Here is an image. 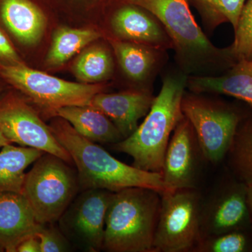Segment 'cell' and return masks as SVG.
<instances>
[{
  "mask_svg": "<svg viewBox=\"0 0 252 252\" xmlns=\"http://www.w3.org/2000/svg\"><path fill=\"white\" fill-rule=\"evenodd\" d=\"M58 141L71 156L77 169L79 187L83 190L104 189L118 192L131 187L167 192L161 172L145 171L128 165L94 142L87 140L72 126L56 117L49 126Z\"/></svg>",
  "mask_w": 252,
  "mask_h": 252,
  "instance_id": "6da1fadb",
  "label": "cell"
},
{
  "mask_svg": "<svg viewBox=\"0 0 252 252\" xmlns=\"http://www.w3.org/2000/svg\"><path fill=\"white\" fill-rule=\"evenodd\" d=\"M157 16L171 39L176 61L189 76H212L237 61L229 46L217 47L195 21L189 0H126Z\"/></svg>",
  "mask_w": 252,
  "mask_h": 252,
  "instance_id": "7a4b0ae2",
  "label": "cell"
},
{
  "mask_svg": "<svg viewBox=\"0 0 252 252\" xmlns=\"http://www.w3.org/2000/svg\"><path fill=\"white\" fill-rule=\"evenodd\" d=\"M189 75L182 70L167 74L145 119L137 130L113 148L133 159L132 165L145 171L161 172L164 157L176 126L185 117L182 102Z\"/></svg>",
  "mask_w": 252,
  "mask_h": 252,
  "instance_id": "3957f363",
  "label": "cell"
},
{
  "mask_svg": "<svg viewBox=\"0 0 252 252\" xmlns=\"http://www.w3.org/2000/svg\"><path fill=\"white\" fill-rule=\"evenodd\" d=\"M160 202L161 195L152 189L113 192L106 214L104 251L154 252Z\"/></svg>",
  "mask_w": 252,
  "mask_h": 252,
  "instance_id": "277c9868",
  "label": "cell"
},
{
  "mask_svg": "<svg viewBox=\"0 0 252 252\" xmlns=\"http://www.w3.org/2000/svg\"><path fill=\"white\" fill-rule=\"evenodd\" d=\"M67 162L44 153L26 173L22 193L42 225L61 220L72 203L79 184Z\"/></svg>",
  "mask_w": 252,
  "mask_h": 252,
  "instance_id": "5b68a950",
  "label": "cell"
},
{
  "mask_svg": "<svg viewBox=\"0 0 252 252\" xmlns=\"http://www.w3.org/2000/svg\"><path fill=\"white\" fill-rule=\"evenodd\" d=\"M184 116L193 126L203 158L211 163L221 161L228 153L243 114L230 104L200 94H185Z\"/></svg>",
  "mask_w": 252,
  "mask_h": 252,
  "instance_id": "8992f818",
  "label": "cell"
},
{
  "mask_svg": "<svg viewBox=\"0 0 252 252\" xmlns=\"http://www.w3.org/2000/svg\"><path fill=\"white\" fill-rule=\"evenodd\" d=\"M202 203L194 189L161 194L154 252H195L203 239Z\"/></svg>",
  "mask_w": 252,
  "mask_h": 252,
  "instance_id": "52a82bcc",
  "label": "cell"
},
{
  "mask_svg": "<svg viewBox=\"0 0 252 252\" xmlns=\"http://www.w3.org/2000/svg\"><path fill=\"white\" fill-rule=\"evenodd\" d=\"M0 75L52 115L66 106H86L105 87L99 84L70 82L25 65L0 66Z\"/></svg>",
  "mask_w": 252,
  "mask_h": 252,
  "instance_id": "ba28073f",
  "label": "cell"
},
{
  "mask_svg": "<svg viewBox=\"0 0 252 252\" xmlns=\"http://www.w3.org/2000/svg\"><path fill=\"white\" fill-rule=\"evenodd\" d=\"M0 132L21 147L39 149L67 163L72 159L31 106L14 94L0 99Z\"/></svg>",
  "mask_w": 252,
  "mask_h": 252,
  "instance_id": "9c48e42d",
  "label": "cell"
},
{
  "mask_svg": "<svg viewBox=\"0 0 252 252\" xmlns=\"http://www.w3.org/2000/svg\"><path fill=\"white\" fill-rule=\"evenodd\" d=\"M200 157L203 156L193 126L184 117L173 131L164 157L161 173L167 192L195 189Z\"/></svg>",
  "mask_w": 252,
  "mask_h": 252,
  "instance_id": "30bf717a",
  "label": "cell"
},
{
  "mask_svg": "<svg viewBox=\"0 0 252 252\" xmlns=\"http://www.w3.org/2000/svg\"><path fill=\"white\" fill-rule=\"evenodd\" d=\"M113 192L88 189L64 212L68 231L89 252L103 250L106 214Z\"/></svg>",
  "mask_w": 252,
  "mask_h": 252,
  "instance_id": "8fae6325",
  "label": "cell"
},
{
  "mask_svg": "<svg viewBox=\"0 0 252 252\" xmlns=\"http://www.w3.org/2000/svg\"><path fill=\"white\" fill-rule=\"evenodd\" d=\"M119 1L109 18L114 39L164 51L173 49L170 36L155 15L126 0Z\"/></svg>",
  "mask_w": 252,
  "mask_h": 252,
  "instance_id": "7c38bea8",
  "label": "cell"
},
{
  "mask_svg": "<svg viewBox=\"0 0 252 252\" xmlns=\"http://www.w3.org/2000/svg\"><path fill=\"white\" fill-rule=\"evenodd\" d=\"M250 219L247 185L238 180L222 189L205 208L202 207L203 238L245 230Z\"/></svg>",
  "mask_w": 252,
  "mask_h": 252,
  "instance_id": "4fadbf2b",
  "label": "cell"
},
{
  "mask_svg": "<svg viewBox=\"0 0 252 252\" xmlns=\"http://www.w3.org/2000/svg\"><path fill=\"white\" fill-rule=\"evenodd\" d=\"M154 99L152 91L147 90L102 92L94 95L89 105L107 116L125 139L137 130L139 120L148 114Z\"/></svg>",
  "mask_w": 252,
  "mask_h": 252,
  "instance_id": "5bb4252c",
  "label": "cell"
},
{
  "mask_svg": "<svg viewBox=\"0 0 252 252\" xmlns=\"http://www.w3.org/2000/svg\"><path fill=\"white\" fill-rule=\"evenodd\" d=\"M44 225L36 220L23 194L0 193V248L16 252L22 240L36 234Z\"/></svg>",
  "mask_w": 252,
  "mask_h": 252,
  "instance_id": "9a60e30c",
  "label": "cell"
},
{
  "mask_svg": "<svg viewBox=\"0 0 252 252\" xmlns=\"http://www.w3.org/2000/svg\"><path fill=\"white\" fill-rule=\"evenodd\" d=\"M187 89L195 94H226L252 107V57L238 61L218 75L189 76Z\"/></svg>",
  "mask_w": 252,
  "mask_h": 252,
  "instance_id": "2e32d148",
  "label": "cell"
},
{
  "mask_svg": "<svg viewBox=\"0 0 252 252\" xmlns=\"http://www.w3.org/2000/svg\"><path fill=\"white\" fill-rule=\"evenodd\" d=\"M0 17L20 42L34 45L41 40L46 17L34 0H0Z\"/></svg>",
  "mask_w": 252,
  "mask_h": 252,
  "instance_id": "e0dca14e",
  "label": "cell"
},
{
  "mask_svg": "<svg viewBox=\"0 0 252 252\" xmlns=\"http://www.w3.org/2000/svg\"><path fill=\"white\" fill-rule=\"evenodd\" d=\"M110 44L123 73L133 82H148L163 65L167 51L115 39Z\"/></svg>",
  "mask_w": 252,
  "mask_h": 252,
  "instance_id": "ac0fdd59",
  "label": "cell"
},
{
  "mask_svg": "<svg viewBox=\"0 0 252 252\" xmlns=\"http://www.w3.org/2000/svg\"><path fill=\"white\" fill-rule=\"evenodd\" d=\"M52 116L67 121L79 135L94 143L116 144L124 140L112 121L91 106H66L56 109Z\"/></svg>",
  "mask_w": 252,
  "mask_h": 252,
  "instance_id": "d6986e66",
  "label": "cell"
},
{
  "mask_svg": "<svg viewBox=\"0 0 252 252\" xmlns=\"http://www.w3.org/2000/svg\"><path fill=\"white\" fill-rule=\"evenodd\" d=\"M44 152L31 147H15L11 144L0 151V193H22L26 173L31 164Z\"/></svg>",
  "mask_w": 252,
  "mask_h": 252,
  "instance_id": "ffe728a7",
  "label": "cell"
},
{
  "mask_svg": "<svg viewBox=\"0 0 252 252\" xmlns=\"http://www.w3.org/2000/svg\"><path fill=\"white\" fill-rule=\"evenodd\" d=\"M100 37V33L94 29L59 28L53 36L46 62L52 67L62 65Z\"/></svg>",
  "mask_w": 252,
  "mask_h": 252,
  "instance_id": "44dd1931",
  "label": "cell"
},
{
  "mask_svg": "<svg viewBox=\"0 0 252 252\" xmlns=\"http://www.w3.org/2000/svg\"><path fill=\"white\" fill-rule=\"evenodd\" d=\"M114 61L110 50L97 44L84 49L72 66V72L77 79L84 84H97L112 77Z\"/></svg>",
  "mask_w": 252,
  "mask_h": 252,
  "instance_id": "7402d4cb",
  "label": "cell"
},
{
  "mask_svg": "<svg viewBox=\"0 0 252 252\" xmlns=\"http://www.w3.org/2000/svg\"><path fill=\"white\" fill-rule=\"evenodd\" d=\"M227 156L237 180L252 185V114L242 117Z\"/></svg>",
  "mask_w": 252,
  "mask_h": 252,
  "instance_id": "603a6c76",
  "label": "cell"
},
{
  "mask_svg": "<svg viewBox=\"0 0 252 252\" xmlns=\"http://www.w3.org/2000/svg\"><path fill=\"white\" fill-rule=\"evenodd\" d=\"M246 0H189L198 11L204 27L213 32L221 24L229 23L236 28L239 16Z\"/></svg>",
  "mask_w": 252,
  "mask_h": 252,
  "instance_id": "cb8c5ba5",
  "label": "cell"
},
{
  "mask_svg": "<svg viewBox=\"0 0 252 252\" xmlns=\"http://www.w3.org/2000/svg\"><path fill=\"white\" fill-rule=\"evenodd\" d=\"M235 31V39L229 46L235 61L252 57V0L244 4Z\"/></svg>",
  "mask_w": 252,
  "mask_h": 252,
  "instance_id": "d4e9b609",
  "label": "cell"
},
{
  "mask_svg": "<svg viewBox=\"0 0 252 252\" xmlns=\"http://www.w3.org/2000/svg\"><path fill=\"white\" fill-rule=\"evenodd\" d=\"M250 238L244 230L205 237L195 252H245L250 250Z\"/></svg>",
  "mask_w": 252,
  "mask_h": 252,
  "instance_id": "484cf974",
  "label": "cell"
},
{
  "mask_svg": "<svg viewBox=\"0 0 252 252\" xmlns=\"http://www.w3.org/2000/svg\"><path fill=\"white\" fill-rule=\"evenodd\" d=\"M36 235L40 243L41 252H67L69 250L67 240L54 227L46 228L44 225Z\"/></svg>",
  "mask_w": 252,
  "mask_h": 252,
  "instance_id": "4316f807",
  "label": "cell"
},
{
  "mask_svg": "<svg viewBox=\"0 0 252 252\" xmlns=\"http://www.w3.org/2000/svg\"><path fill=\"white\" fill-rule=\"evenodd\" d=\"M23 64L7 36L0 29V66Z\"/></svg>",
  "mask_w": 252,
  "mask_h": 252,
  "instance_id": "83f0119b",
  "label": "cell"
},
{
  "mask_svg": "<svg viewBox=\"0 0 252 252\" xmlns=\"http://www.w3.org/2000/svg\"><path fill=\"white\" fill-rule=\"evenodd\" d=\"M16 252H41L39 238L36 234L30 235L20 243Z\"/></svg>",
  "mask_w": 252,
  "mask_h": 252,
  "instance_id": "f1b7e54d",
  "label": "cell"
},
{
  "mask_svg": "<svg viewBox=\"0 0 252 252\" xmlns=\"http://www.w3.org/2000/svg\"><path fill=\"white\" fill-rule=\"evenodd\" d=\"M247 201H248L250 217H251L252 220V185H247Z\"/></svg>",
  "mask_w": 252,
  "mask_h": 252,
  "instance_id": "f546056e",
  "label": "cell"
},
{
  "mask_svg": "<svg viewBox=\"0 0 252 252\" xmlns=\"http://www.w3.org/2000/svg\"><path fill=\"white\" fill-rule=\"evenodd\" d=\"M9 144H12L1 132H0V148L7 145Z\"/></svg>",
  "mask_w": 252,
  "mask_h": 252,
  "instance_id": "4dcf8cb0",
  "label": "cell"
},
{
  "mask_svg": "<svg viewBox=\"0 0 252 252\" xmlns=\"http://www.w3.org/2000/svg\"><path fill=\"white\" fill-rule=\"evenodd\" d=\"M3 252V250H1V248H0V252Z\"/></svg>",
  "mask_w": 252,
  "mask_h": 252,
  "instance_id": "1f68e13d",
  "label": "cell"
}]
</instances>
